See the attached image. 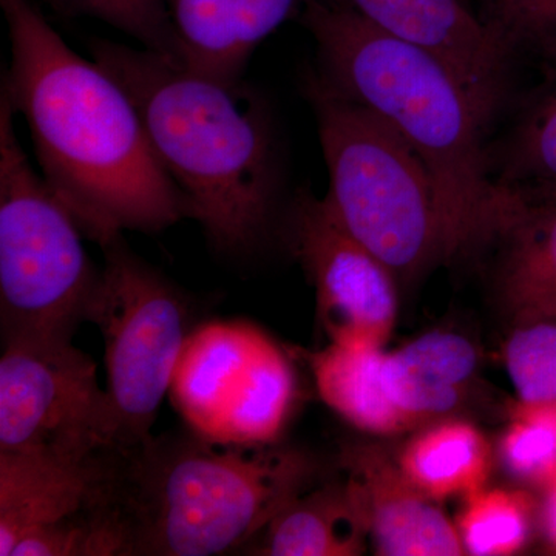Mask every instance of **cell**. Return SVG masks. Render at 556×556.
<instances>
[{"label": "cell", "instance_id": "5b68a950", "mask_svg": "<svg viewBox=\"0 0 556 556\" xmlns=\"http://www.w3.org/2000/svg\"><path fill=\"white\" fill-rule=\"evenodd\" d=\"M305 94L328 167L327 199L348 232L396 280L464 257L437 181L415 149L314 73Z\"/></svg>", "mask_w": 556, "mask_h": 556}, {"label": "cell", "instance_id": "52a82bcc", "mask_svg": "<svg viewBox=\"0 0 556 556\" xmlns=\"http://www.w3.org/2000/svg\"><path fill=\"white\" fill-rule=\"evenodd\" d=\"M104 268L89 321L101 329L115 452L152 441L160 405L169 393L179 354L192 329L179 289L127 247H104Z\"/></svg>", "mask_w": 556, "mask_h": 556}, {"label": "cell", "instance_id": "cb8c5ba5", "mask_svg": "<svg viewBox=\"0 0 556 556\" xmlns=\"http://www.w3.org/2000/svg\"><path fill=\"white\" fill-rule=\"evenodd\" d=\"M500 453L514 477L548 484L556 477V405L519 402L501 438Z\"/></svg>", "mask_w": 556, "mask_h": 556}, {"label": "cell", "instance_id": "44dd1931", "mask_svg": "<svg viewBox=\"0 0 556 556\" xmlns=\"http://www.w3.org/2000/svg\"><path fill=\"white\" fill-rule=\"evenodd\" d=\"M456 529L468 555L517 554L529 538V500L522 493L484 486L466 497Z\"/></svg>", "mask_w": 556, "mask_h": 556}, {"label": "cell", "instance_id": "484cf974", "mask_svg": "<svg viewBox=\"0 0 556 556\" xmlns=\"http://www.w3.org/2000/svg\"><path fill=\"white\" fill-rule=\"evenodd\" d=\"M547 485L548 492L544 519H546L548 536H551L552 543L556 546V477Z\"/></svg>", "mask_w": 556, "mask_h": 556}, {"label": "cell", "instance_id": "277c9868", "mask_svg": "<svg viewBox=\"0 0 556 556\" xmlns=\"http://www.w3.org/2000/svg\"><path fill=\"white\" fill-rule=\"evenodd\" d=\"M134 555L211 556L260 535L313 473L294 450L232 447L190 437L118 452Z\"/></svg>", "mask_w": 556, "mask_h": 556}, {"label": "cell", "instance_id": "2e32d148", "mask_svg": "<svg viewBox=\"0 0 556 556\" xmlns=\"http://www.w3.org/2000/svg\"><path fill=\"white\" fill-rule=\"evenodd\" d=\"M258 554L354 556L365 551L367 522L351 485H329L281 508L263 530Z\"/></svg>", "mask_w": 556, "mask_h": 556}, {"label": "cell", "instance_id": "4fadbf2b", "mask_svg": "<svg viewBox=\"0 0 556 556\" xmlns=\"http://www.w3.org/2000/svg\"><path fill=\"white\" fill-rule=\"evenodd\" d=\"M345 467L376 554L466 555L456 527L383 450L371 445L348 450Z\"/></svg>", "mask_w": 556, "mask_h": 556}, {"label": "cell", "instance_id": "e0dca14e", "mask_svg": "<svg viewBox=\"0 0 556 556\" xmlns=\"http://www.w3.org/2000/svg\"><path fill=\"white\" fill-rule=\"evenodd\" d=\"M514 193L517 215L495 244L504 254V295L522 320L556 321V201Z\"/></svg>", "mask_w": 556, "mask_h": 556}, {"label": "cell", "instance_id": "ac0fdd59", "mask_svg": "<svg viewBox=\"0 0 556 556\" xmlns=\"http://www.w3.org/2000/svg\"><path fill=\"white\" fill-rule=\"evenodd\" d=\"M382 348L331 342L309 356L318 394L329 408L358 430L396 434L408 430L382 383Z\"/></svg>", "mask_w": 556, "mask_h": 556}, {"label": "cell", "instance_id": "603a6c76", "mask_svg": "<svg viewBox=\"0 0 556 556\" xmlns=\"http://www.w3.org/2000/svg\"><path fill=\"white\" fill-rule=\"evenodd\" d=\"M65 17L104 22L141 43L142 49L181 62L177 33L166 0H42Z\"/></svg>", "mask_w": 556, "mask_h": 556}, {"label": "cell", "instance_id": "9a60e30c", "mask_svg": "<svg viewBox=\"0 0 556 556\" xmlns=\"http://www.w3.org/2000/svg\"><path fill=\"white\" fill-rule=\"evenodd\" d=\"M477 368L478 351L470 340L437 331L383 354L382 383L409 430L455 412Z\"/></svg>", "mask_w": 556, "mask_h": 556}, {"label": "cell", "instance_id": "7c38bea8", "mask_svg": "<svg viewBox=\"0 0 556 556\" xmlns=\"http://www.w3.org/2000/svg\"><path fill=\"white\" fill-rule=\"evenodd\" d=\"M113 450L86 460L0 453V555L22 538L108 497L118 484Z\"/></svg>", "mask_w": 556, "mask_h": 556}, {"label": "cell", "instance_id": "8fae6325", "mask_svg": "<svg viewBox=\"0 0 556 556\" xmlns=\"http://www.w3.org/2000/svg\"><path fill=\"white\" fill-rule=\"evenodd\" d=\"M372 27L433 51L455 70L486 118L507 98L514 58L467 0H327Z\"/></svg>", "mask_w": 556, "mask_h": 556}, {"label": "cell", "instance_id": "ffe728a7", "mask_svg": "<svg viewBox=\"0 0 556 556\" xmlns=\"http://www.w3.org/2000/svg\"><path fill=\"white\" fill-rule=\"evenodd\" d=\"M527 91L496 185L532 201H556V67L538 72Z\"/></svg>", "mask_w": 556, "mask_h": 556}, {"label": "cell", "instance_id": "30bf717a", "mask_svg": "<svg viewBox=\"0 0 556 556\" xmlns=\"http://www.w3.org/2000/svg\"><path fill=\"white\" fill-rule=\"evenodd\" d=\"M288 241L316 288L331 342L382 348L397 313L396 277L348 232L327 199L300 189L288 214Z\"/></svg>", "mask_w": 556, "mask_h": 556}, {"label": "cell", "instance_id": "7a4b0ae2", "mask_svg": "<svg viewBox=\"0 0 556 556\" xmlns=\"http://www.w3.org/2000/svg\"><path fill=\"white\" fill-rule=\"evenodd\" d=\"M89 50L134 101L160 163L212 247L230 257L262 247L283 181L266 102L243 80L225 83L155 51L101 39Z\"/></svg>", "mask_w": 556, "mask_h": 556}, {"label": "cell", "instance_id": "7402d4cb", "mask_svg": "<svg viewBox=\"0 0 556 556\" xmlns=\"http://www.w3.org/2000/svg\"><path fill=\"white\" fill-rule=\"evenodd\" d=\"M478 17L514 60L556 67V0H478Z\"/></svg>", "mask_w": 556, "mask_h": 556}, {"label": "cell", "instance_id": "3957f363", "mask_svg": "<svg viewBox=\"0 0 556 556\" xmlns=\"http://www.w3.org/2000/svg\"><path fill=\"white\" fill-rule=\"evenodd\" d=\"M302 21L316 42L314 75L375 113L426 163L464 257L495 247L514 201L490 177V119L455 70L327 0H305Z\"/></svg>", "mask_w": 556, "mask_h": 556}, {"label": "cell", "instance_id": "8992f818", "mask_svg": "<svg viewBox=\"0 0 556 556\" xmlns=\"http://www.w3.org/2000/svg\"><path fill=\"white\" fill-rule=\"evenodd\" d=\"M13 105L0 98V311L5 339L72 340L89 320L102 270L83 229L14 130Z\"/></svg>", "mask_w": 556, "mask_h": 556}, {"label": "cell", "instance_id": "ba28073f", "mask_svg": "<svg viewBox=\"0 0 556 556\" xmlns=\"http://www.w3.org/2000/svg\"><path fill=\"white\" fill-rule=\"evenodd\" d=\"M193 437L208 444H276L295 399L291 362L276 340L244 320H212L189 332L169 390Z\"/></svg>", "mask_w": 556, "mask_h": 556}, {"label": "cell", "instance_id": "d6986e66", "mask_svg": "<svg viewBox=\"0 0 556 556\" xmlns=\"http://www.w3.org/2000/svg\"><path fill=\"white\" fill-rule=\"evenodd\" d=\"M399 467L433 501L470 496L484 489L490 445L484 434L464 420H439L405 445Z\"/></svg>", "mask_w": 556, "mask_h": 556}, {"label": "cell", "instance_id": "d4e9b609", "mask_svg": "<svg viewBox=\"0 0 556 556\" xmlns=\"http://www.w3.org/2000/svg\"><path fill=\"white\" fill-rule=\"evenodd\" d=\"M506 365L519 402L556 405V321H527L508 339Z\"/></svg>", "mask_w": 556, "mask_h": 556}, {"label": "cell", "instance_id": "5bb4252c", "mask_svg": "<svg viewBox=\"0 0 556 556\" xmlns=\"http://www.w3.org/2000/svg\"><path fill=\"white\" fill-rule=\"evenodd\" d=\"M181 64L225 83L243 80L260 43L305 0H166Z\"/></svg>", "mask_w": 556, "mask_h": 556}, {"label": "cell", "instance_id": "6da1fadb", "mask_svg": "<svg viewBox=\"0 0 556 556\" xmlns=\"http://www.w3.org/2000/svg\"><path fill=\"white\" fill-rule=\"evenodd\" d=\"M11 62L3 93L30 130L42 177L84 236L156 233L190 218L138 109L100 64L70 49L31 0H0Z\"/></svg>", "mask_w": 556, "mask_h": 556}, {"label": "cell", "instance_id": "9c48e42d", "mask_svg": "<svg viewBox=\"0 0 556 556\" xmlns=\"http://www.w3.org/2000/svg\"><path fill=\"white\" fill-rule=\"evenodd\" d=\"M113 450L108 391L72 340L5 339L0 453L86 460Z\"/></svg>", "mask_w": 556, "mask_h": 556}]
</instances>
